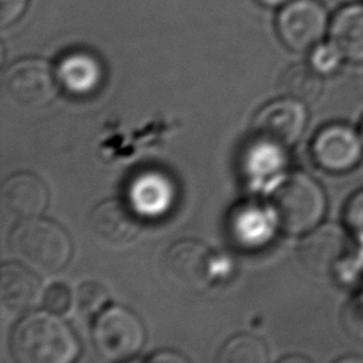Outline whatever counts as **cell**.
Returning a JSON list of instances; mask_svg holds the SVG:
<instances>
[{
    "label": "cell",
    "mask_w": 363,
    "mask_h": 363,
    "mask_svg": "<svg viewBox=\"0 0 363 363\" xmlns=\"http://www.w3.org/2000/svg\"><path fill=\"white\" fill-rule=\"evenodd\" d=\"M10 350L20 363H71L79 353L72 329L50 311L30 312L16 325Z\"/></svg>",
    "instance_id": "cell-1"
},
{
    "label": "cell",
    "mask_w": 363,
    "mask_h": 363,
    "mask_svg": "<svg viewBox=\"0 0 363 363\" xmlns=\"http://www.w3.org/2000/svg\"><path fill=\"white\" fill-rule=\"evenodd\" d=\"M274 223L289 234H306L320 224L326 211L322 186L309 174L295 172L284 176L269 194Z\"/></svg>",
    "instance_id": "cell-2"
},
{
    "label": "cell",
    "mask_w": 363,
    "mask_h": 363,
    "mask_svg": "<svg viewBox=\"0 0 363 363\" xmlns=\"http://www.w3.org/2000/svg\"><path fill=\"white\" fill-rule=\"evenodd\" d=\"M13 255L30 269L51 275L62 269L72 255L67 231L45 218H24L10 233Z\"/></svg>",
    "instance_id": "cell-3"
},
{
    "label": "cell",
    "mask_w": 363,
    "mask_h": 363,
    "mask_svg": "<svg viewBox=\"0 0 363 363\" xmlns=\"http://www.w3.org/2000/svg\"><path fill=\"white\" fill-rule=\"evenodd\" d=\"M145 336L139 316L121 305L104 309L92 326L94 349L106 362H121L136 356L145 343Z\"/></svg>",
    "instance_id": "cell-4"
},
{
    "label": "cell",
    "mask_w": 363,
    "mask_h": 363,
    "mask_svg": "<svg viewBox=\"0 0 363 363\" xmlns=\"http://www.w3.org/2000/svg\"><path fill=\"white\" fill-rule=\"evenodd\" d=\"M329 17L318 0H291L277 17L281 41L292 51L305 52L318 45L329 31Z\"/></svg>",
    "instance_id": "cell-5"
},
{
    "label": "cell",
    "mask_w": 363,
    "mask_h": 363,
    "mask_svg": "<svg viewBox=\"0 0 363 363\" xmlns=\"http://www.w3.org/2000/svg\"><path fill=\"white\" fill-rule=\"evenodd\" d=\"M306 122L305 104L285 96L267 104L257 112L252 130L264 145L285 149L299 140Z\"/></svg>",
    "instance_id": "cell-6"
},
{
    "label": "cell",
    "mask_w": 363,
    "mask_h": 363,
    "mask_svg": "<svg viewBox=\"0 0 363 363\" xmlns=\"http://www.w3.org/2000/svg\"><path fill=\"white\" fill-rule=\"evenodd\" d=\"M311 156L315 164L328 173L349 172L363 157L362 135L346 123L326 125L313 136Z\"/></svg>",
    "instance_id": "cell-7"
},
{
    "label": "cell",
    "mask_w": 363,
    "mask_h": 363,
    "mask_svg": "<svg viewBox=\"0 0 363 363\" xmlns=\"http://www.w3.org/2000/svg\"><path fill=\"white\" fill-rule=\"evenodd\" d=\"M57 75L41 58H23L11 64L3 77V86L10 99L30 108L47 105L57 92Z\"/></svg>",
    "instance_id": "cell-8"
},
{
    "label": "cell",
    "mask_w": 363,
    "mask_h": 363,
    "mask_svg": "<svg viewBox=\"0 0 363 363\" xmlns=\"http://www.w3.org/2000/svg\"><path fill=\"white\" fill-rule=\"evenodd\" d=\"M352 240L345 225L335 223L319 224L302 238L298 251L299 259L313 274H335L353 248Z\"/></svg>",
    "instance_id": "cell-9"
},
{
    "label": "cell",
    "mask_w": 363,
    "mask_h": 363,
    "mask_svg": "<svg viewBox=\"0 0 363 363\" xmlns=\"http://www.w3.org/2000/svg\"><path fill=\"white\" fill-rule=\"evenodd\" d=\"M211 261V254L203 242L186 238L167 250L164 268L174 282L189 289H203L213 277Z\"/></svg>",
    "instance_id": "cell-10"
},
{
    "label": "cell",
    "mask_w": 363,
    "mask_h": 363,
    "mask_svg": "<svg viewBox=\"0 0 363 363\" xmlns=\"http://www.w3.org/2000/svg\"><path fill=\"white\" fill-rule=\"evenodd\" d=\"M41 299L38 278L24 264L6 262L0 267V305L4 313H30Z\"/></svg>",
    "instance_id": "cell-11"
},
{
    "label": "cell",
    "mask_w": 363,
    "mask_h": 363,
    "mask_svg": "<svg viewBox=\"0 0 363 363\" xmlns=\"http://www.w3.org/2000/svg\"><path fill=\"white\" fill-rule=\"evenodd\" d=\"M91 230L106 242L122 245L140 233V216L129 203L109 199L99 203L89 216Z\"/></svg>",
    "instance_id": "cell-12"
},
{
    "label": "cell",
    "mask_w": 363,
    "mask_h": 363,
    "mask_svg": "<svg viewBox=\"0 0 363 363\" xmlns=\"http://www.w3.org/2000/svg\"><path fill=\"white\" fill-rule=\"evenodd\" d=\"M0 196L4 210L21 220L38 217L48 204L45 183L30 172H20L6 179Z\"/></svg>",
    "instance_id": "cell-13"
},
{
    "label": "cell",
    "mask_w": 363,
    "mask_h": 363,
    "mask_svg": "<svg viewBox=\"0 0 363 363\" xmlns=\"http://www.w3.org/2000/svg\"><path fill=\"white\" fill-rule=\"evenodd\" d=\"M174 197V184L167 174L157 170L136 173L128 186L129 204L139 216H162L172 207Z\"/></svg>",
    "instance_id": "cell-14"
},
{
    "label": "cell",
    "mask_w": 363,
    "mask_h": 363,
    "mask_svg": "<svg viewBox=\"0 0 363 363\" xmlns=\"http://www.w3.org/2000/svg\"><path fill=\"white\" fill-rule=\"evenodd\" d=\"M57 82L69 94L84 96L99 88L104 79V67L98 57L85 50L65 54L55 71Z\"/></svg>",
    "instance_id": "cell-15"
},
{
    "label": "cell",
    "mask_w": 363,
    "mask_h": 363,
    "mask_svg": "<svg viewBox=\"0 0 363 363\" xmlns=\"http://www.w3.org/2000/svg\"><path fill=\"white\" fill-rule=\"evenodd\" d=\"M329 40L345 61L363 64V1L345 4L330 20Z\"/></svg>",
    "instance_id": "cell-16"
},
{
    "label": "cell",
    "mask_w": 363,
    "mask_h": 363,
    "mask_svg": "<svg viewBox=\"0 0 363 363\" xmlns=\"http://www.w3.org/2000/svg\"><path fill=\"white\" fill-rule=\"evenodd\" d=\"M322 75L311 64L291 65L281 78V88L289 98L311 104L322 92Z\"/></svg>",
    "instance_id": "cell-17"
},
{
    "label": "cell",
    "mask_w": 363,
    "mask_h": 363,
    "mask_svg": "<svg viewBox=\"0 0 363 363\" xmlns=\"http://www.w3.org/2000/svg\"><path fill=\"white\" fill-rule=\"evenodd\" d=\"M268 221L255 206L237 207L231 216V233L240 244L258 245L268 237Z\"/></svg>",
    "instance_id": "cell-18"
},
{
    "label": "cell",
    "mask_w": 363,
    "mask_h": 363,
    "mask_svg": "<svg viewBox=\"0 0 363 363\" xmlns=\"http://www.w3.org/2000/svg\"><path fill=\"white\" fill-rule=\"evenodd\" d=\"M220 363H265L268 352L261 339L252 335H238L231 337L220 350Z\"/></svg>",
    "instance_id": "cell-19"
},
{
    "label": "cell",
    "mask_w": 363,
    "mask_h": 363,
    "mask_svg": "<svg viewBox=\"0 0 363 363\" xmlns=\"http://www.w3.org/2000/svg\"><path fill=\"white\" fill-rule=\"evenodd\" d=\"M340 322L349 336L363 340V288L356 289L353 296L345 303Z\"/></svg>",
    "instance_id": "cell-20"
},
{
    "label": "cell",
    "mask_w": 363,
    "mask_h": 363,
    "mask_svg": "<svg viewBox=\"0 0 363 363\" xmlns=\"http://www.w3.org/2000/svg\"><path fill=\"white\" fill-rule=\"evenodd\" d=\"M335 275L343 285L353 286L354 289L363 288V245L350 250L335 271Z\"/></svg>",
    "instance_id": "cell-21"
},
{
    "label": "cell",
    "mask_w": 363,
    "mask_h": 363,
    "mask_svg": "<svg viewBox=\"0 0 363 363\" xmlns=\"http://www.w3.org/2000/svg\"><path fill=\"white\" fill-rule=\"evenodd\" d=\"M311 65L320 74L329 75L339 69L342 62L345 61L340 51L336 45L329 40L326 43L320 41L311 50Z\"/></svg>",
    "instance_id": "cell-22"
},
{
    "label": "cell",
    "mask_w": 363,
    "mask_h": 363,
    "mask_svg": "<svg viewBox=\"0 0 363 363\" xmlns=\"http://www.w3.org/2000/svg\"><path fill=\"white\" fill-rule=\"evenodd\" d=\"M108 291L99 282H84L77 292L78 311L89 316L99 312L108 302Z\"/></svg>",
    "instance_id": "cell-23"
},
{
    "label": "cell",
    "mask_w": 363,
    "mask_h": 363,
    "mask_svg": "<svg viewBox=\"0 0 363 363\" xmlns=\"http://www.w3.org/2000/svg\"><path fill=\"white\" fill-rule=\"evenodd\" d=\"M343 223L357 245H363V189L356 191L346 203Z\"/></svg>",
    "instance_id": "cell-24"
},
{
    "label": "cell",
    "mask_w": 363,
    "mask_h": 363,
    "mask_svg": "<svg viewBox=\"0 0 363 363\" xmlns=\"http://www.w3.org/2000/svg\"><path fill=\"white\" fill-rule=\"evenodd\" d=\"M43 301L47 311L61 315L69 309L72 303V292L64 282H57L47 288Z\"/></svg>",
    "instance_id": "cell-25"
},
{
    "label": "cell",
    "mask_w": 363,
    "mask_h": 363,
    "mask_svg": "<svg viewBox=\"0 0 363 363\" xmlns=\"http://www.w3.org/2000/svg\"><path fill=\"white\" fill-rule=\"evenodd\" d=\"M28 0H0V26L1 28L14 24L27 7Z\"/></svg>",
    "instance_id": "cell-26"
},
{
    "label": "cell",
    "mask_w": 363,
    "mask_h": 363,
    "mask_svg": "<svg viewBox=\"0 0 363 363\" xmlns=\"http://www.w3.org/2000/svg\"><path fill=\"white\" fill-rule=\"evenodd\" d=\"M186 360H187L186 357H183L174 352H167V350L155 353L153 356L149 357V362H157V363H160V362H186Z\"/></svg>",
    "instance_id": "cell-27"
},
{
    "label": "cell",
    "mask_w": 363,
    "mask_h": 363,
    "mask_svg": "<svg viewBox=\"0 0 363 363\" xmlns=\"http://www.w3.org/2000/svg\"><path fill=\"white\" fill-rule=\"evenodd\" d=\"M258 1L267 7H278V6H285L291 0H258Z\"/></svg>",
    "instance_id": "cell-28"
},
{
    "label": "cell",
    "mask_w": 363,
    "mask_h": 363,
    "mask_svg": "<svg viewBox=\"0 0 363 363\" xmlns=\"http://www.w3.org/2000/svg\"><path fill=\"white\" fill-rule=\"evenodd\" d=\"M336 1H339V3H342V4H350V3L360 1V0H336Z\"/></svg>",
    "instance_id": "cell-29"
},
{
    "label": "cell",
    "mask_w": 363,
    "mask_h": 363,
    "mask_svg": "<svg viewBox=\"0 0 363 363\" xmlns=\"http://www.w3.org/2000/svg\"><path fill=\"white\" fill-rule=\"evenodd\" d=\"M360 135H362V139H363V121H362V128H360Z\"/></svg>",
    "instance_id": "cell-30"
}]
</instances>
